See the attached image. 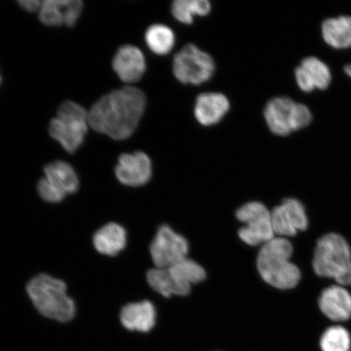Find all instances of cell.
<instances>
[{
    "label": "cell",
    "mask_w": 351,
    "mask_h": 351,
    "mask_svg": "<svg viewBox=\"0 0 351 351\" xmlns=\"http://www.w3.org/2000/svg\"><path fill=\"white\" fill-rule=\"evenodd\" d=\"M69 0H46L42 2L39 20L48 26L64 25L66 10Z\"/></svg>",
    "instance_id": "obj_24"
},
{
    "label": "cell",
    "mask_w": 351,
    "mask_h": 351,
    "mask_svg": "<svg viewBox=\"0 0 351 351\" xmlns=\"http://www.w3.org/2000/svg\"><path fill=\"white\" fill-rule=\"evenodd\" d=\"M38 191L39 195L43 200L49 202V203H59L62 201L66 196L62 192L57 190L56 187L44 178L39 181L38 184Z\"/></svg>",
    "instance_id": "obj_25"
},
{
    "label": "cell",
    "mask_w": 351,
    "mask_h": 351,
    "mask_svg": "<svg viewBox=\"0 0 351 351\" xmlns=\"http://www.w3.org/2000/svg\"><path fill=\"white\" fill-rule=\"evenodd\" d=\"M88 114L89 112L80 104L67 101L61 105L57 116L51 120L50 134L66 152H75L84 142L89 126Z\"/></svg>",
    "instance_id": "obj_5"
},
{
    "label": "cell",
    "mask_w": 351,
    "mask_h": 351,
    "mask_svg": "<svg viewBox=\"0 0 351 351\" xmlns=\"http://www.w3.org/2000/svg\"><path fill=\"white\" fill-rule=\"evenodd\" d=\"M323 314L332 322H346L351 317V295L341 285H332L324 289L319 298Z\"/></svg>",
    "instance_id": "obj_14"
},
{
    "label": "cell",
    "mask_w": 351,
    "mask_h": 351,
    "mask_svg": "<svg viewBox=\"0 0 351 351\" xmlns=\"http://www.w3.org/2000/svg\"><path fill=\"white\" fill-rule=\"evenodd\" d=\"M319 346L322 351H350V332L342 326L329 327L320 337Z\"/></svg>",
    "instance_id": "obj_23"
},
{
    "label": "cell",
    "mask_w": 351,
    "mask_h": 351,
    "mask_svg": "<svg viewBox=\"0 0 351 351\" xmlns=\"http://www.w3.org/2000/svg\"><path fill=\"white\" fill-rule=\"evenodd\" d=\"M19 3L22 8L29 12H39L42 6V2L38 0H22Z\"/></svg>",
    "instance_id": "obj_27"
},
{
    "label": "cell",
    "mask_w": 351,
    "mask_h": 351,
    "mask_svg": "<svg viewBox=\"0 0 351 351\" xmlns=\"http://www.w3.org/2000/svg\"><path fill=\"white\" fill-rule=\"evenodd\" d=\"M118 180L125 186H141L150 181L152 162L142 152L123 154L115 169Z\"/></svg>",
    "instance_id": "obj_11"
},
{
    "label": "cell",
    "mask_w": 351,
    "mask_h": 351,
    "mask_svg": "<svg viewBox=\"0 0 351 351\" xmlns=\"http://www.w3.org/2000/svg\"><path fill=\"white\" fill-rule=\"evenodd\" d=\"M45 178L63 194H73L78 189L77 173L73 167L64 161H56L44 169Z\"/></svg>",
    "instance_id": "obj_19"
},
{
    "label": "cell",
    "mask_w": 351,
    "mask_h": 351,
    "mask_svg": "<svg viewBox=\"0 0 351 351\" xmlns=\"http://www.w3.org/2000/svg\"><path fill=\"white\" fill-rule=\"evenodd\" d=\"M344 70L346 74L351 77V64L346 65Z\"/></svg>",
    "instance_id": "obj_28"
},
{
    "label": "cell",
    "mask_w": 351,
    "mask_h": 351,
    "mask_svg": "<svg viewBox=\"0 0 351 351\" xmlns=\"http://www.w3.org/2000/svg\"><path fill=\"white\" fill-rule=\"evenodd\" d=\"M295 77L302 90L311 92L318 88L326 90L330 85V70L323 61L315 56L306 57L295 69Z\"/></svg>",
    "instance_id": "obj_13"
},
{
    "label": "cell",
    "mask_w": 351,
    "mask_h": 351,
    "mask_svg": "<svg viewBox=\"0 0 351 351\" xmlns=\"http://www.w3.org/2000/svg\"><path fill=\"white\" fill-rule=\"evenodd\" d=\"M93 241L99 253L110 256H117L125 247L126 232L118 223H109L96 232Z\"/></svg>",
    "instance_id": "obj_17"
},
{
    "label": "cell",
    "mask_w": 351,
    "mask_h": 351,
    "mask_svg": "<svg viewBox=\"0 0 351 351\" xmlns=\"http://www.w3.org/2000/svg\"><path fill=\"white\" fill-rule=\"evenodd\" d=\"M230 102L225 95L219 93H204L197 98L195 115L201 125L217 124L229 111Z\"/></svg>",
    "instance_id": "obj_15"
},
{
    "label": "cell",
    "mask_w": 351,
    "mask_h": 351,
    "mask_svg": "<svg viewBox=\"0 0 351 351\" xmlns=\"http://www.w3.org/2000/svg\"><path fill=\"white\" fill-rule=\"evenodd\" d=\"M156 319L155 306L149 301L125 305L121 313L123 326L131 331L149 332L155 326Z\"/></svg>",
    "instance_id": "obj_16"
},
{
    "label": "cell",
    "mask_w": 351,
    "mask_h": 351,
    "mask_svg": "<svg viewBox=\"0 0 351 351\" xmlns=\"http://www.w3.org/2000/svg\"><path fill=\"white\" fill-rule=\"evenodd\" d=\"M214 71L212 57L193 44H188L174 56V75L185 84L200 85L208 81Z\"/></svg>",
    "instance_id": "obj_8"
},
{
    "label": "cell",
    "mask_w": 351,
    "mask_h": 351,
    "mask_svg": "<svg viewBox=\"0 0 351 351\" xmlns=\"http://www.w3.org/2000/svg\"><path fill=\"white\" fill-rule=\"evenodd\" d=\"M322 34L328 45L337 49L351 47V16H341L324 20Z\"/></svg>",
    "instance_id": "obj_20"
},
{
    "label": "cell",
    "mask_w": 351,
    "mask_h": 351,
    "mask_svg": "<svg viewBox=\"0 0 351 351\" xmlns=\"http://www.w3.org/2000/svg\"><path fill=\"white\" fill-rule=\"evenodd\" d=\"M0 83H1V77H0Z\"/></svg>",
    "instance_id": "obj_29"
},
{
    "label": "cell",
    "mask_w": 351,
    "mask_h": 351,
    "mask_svg": "<svg viewBox=\"0 0 351 351\" xmlns=\"http://www.w3.org/2000/svg\"><path fill=\"white\" fill-rule=\"evenodd\" d=\"M150 251L156 267L167 269L187 258L189 244L171 227L162 226L151 244Z\"/></svg>",
    "instance_id": "obj_9"
},
{
    "label": "cell",
    "mask_w": 351,
    "mask_h": 351,
    "mask_svg": "<svg viewBox=\"0 0 351 351\" xmlns=\"http://www.w3.org/2000/svg\"><path fill=\"white\" fill-rule=\"evenodd\" d=\"M112 67L122 82L131 84L143 77L146 71V61L138 47L125 45L117 51Z\"/></svg>",
    "instance_id": "obj_12"
},
{
    "label": "cell",
    "mask_w": 351,
    "mask_h": 351,
    "mask_svg": "<svg viewBox=\"0 0 351 351\" xmlns=\"http://www.w3.org/2000/svg\"><path fill=\"white\" fill-rule=\"evenodd\" d=\"M210 11V4L207 0H177L172 6L175 19L187 25L192 23L194 16H206Z\"/></svg>",
    "instance_id": "obj_22"
},
{
    "label": "cell",
    "mask_w": 351,
    "mask_h": 351,
    "mask_svg": "<svg viewBox=\"0 0 351 351\" xmlns=\"http://www.w3.org/2000/svg\"><path fill=\"white\" fill-rule=\"evenodd\" d=\"M265 117L271 131L280 136L304 128L313 121V115L306 105L288 97L271 99L265 110Z\"/></svg>",
    "instance_id": "obj_6"
},
{
    "label": "cell",
    "mask_w": 351,
    "mask_h": 351,
    "mask_svg": "<svg viewBox=\"0 0 351 351\" xmlns=\"http://www.w3.org/2000/svg\"><path fill=\"white\" fill-rule=\"evenodd\" d=\"M274 234L279 237H292L298 231H304L308 226L305 208L295 199L283 200L271 212Z\"/></svg>",
    "instance_id": "obj_10"
},
{
    "label": "cell",
    "mask_w": 351,
    "mask_h": 351,
    "mask_svg": "<svg viewBox=\"0 0 351 351\" xmlns=\"http://www.w3.org/2000/svg\"><path fill=\"white\" fill-rule=\"evenodd\" d=\"M29 296L44 317L67 322L76 313L75 304L67 295L62 280L47 274L35 276L27 285Z\"/></svg>",
    "instance_id": "obj_3"
},
{
    "label": "cell",
    "mask_w": 351,
    "mask_h": 351,
    "mask_svg": "<svg viewBox=\"0 0 351 351\" xmlns=\"http://www.w3.org/2000/svg\"><path fill=\"white\" fill-rule=\"evenodd\" d=\"M147 279L154 291L166 298L172 295L185 296L191 289L183 285L169 267L167 269H153L148 271Z\"/></svg>",
    "instance_id": "obj_18"
},
{
    "label": "cell",
    "mask_w": 351,
    "mask_h": 351,
    "mask_svg": "<svg viewBox=\"0 0 351 351\" xmlns=\"http://www.w3.org/2000/svg\"><path fill=\"white\" fill-rule=\"evenodd\" d=\"M146 103L143 92L134 86L110 92L90 108L89 126L113 139L128 138L137 129Z\"/></svg>",
    "instance_id": "obj_1"
},
{
    "label": "cell",
    "mask_w": 351,
    "mask_h": 351,
    "mask_svg": "<svg viewBox=\"0 0 351 351\" xmlns=\"http://www.w3.org/2000/svg\"><path fill=\"white\" fill-rule=\"evenodd\" d=\"M147 46L157 55H166L172 51L175 44L173 30L165 25H153L145 35Z\"/></svg>",
    "instance_id": "obj_21"
},
{
    "label": "cell",
    "mask_w": 351,
    "mask_h": 351,
    "mask_svg": "<svg viewBox=\"0 0 351 351\" xmlns=\"http://www.w3.org/2000/svg\"><path fill=\"white\" fill-rule=\"evenodd\" d=\"M313 265L319 276L335 279L341 285H351V250L340 234L331 232L317 241Z\"/></svg>",
    "instance_id": "obj_4"
},
{
    "label": "cell",
    "mask_w": 351,
    "mask_h": 351,
    "mask_svg": "<svg viewBox=\"0 0 351 351\" xmlns=\"http://www.w3.org/2000/svg\"><path fill=\"white\" fill-rule=\"evenodd\" d=\"M293 245L287 239L278 237L263 244L258 254L256 265L265 282L279 289L297 287L301 279L300 270L291 261Z\"/></svg>",
    "instance_id": "obj_2"
},
{
    "label": "cell",
    "mask_w": 351,
    "mask_h": 351,
    "mask_svg": "<svg viewBox=\"0 0 351 351\" xmlns=\"http://www.w3.org/2000/svg\"><path fill=\"white\" fill-rule=\"evenodd\" d=\"M239 221L244 223L239 231V238L245 244L256 247L275 238L271 212L260 202H250L236 213Z\"/></svg>",
    "instance_id": "obj_7"
},
{
    "label": "cell",
    "mask_w": 351,
    "mask_h": 351,
    "mask_svg": "<svg viewBox=\"0 0 351 351\" xmlns=\"http://www.w3.org/2000/svg\"><path fill=\"white\" fill-rule=\"evenodd\" d=\"M83 3L80 0H69L66 10L64 25L68 27H73L82 14Z\"/></svg>",
    "instance_id": "obj_26"
}]
</instances>
